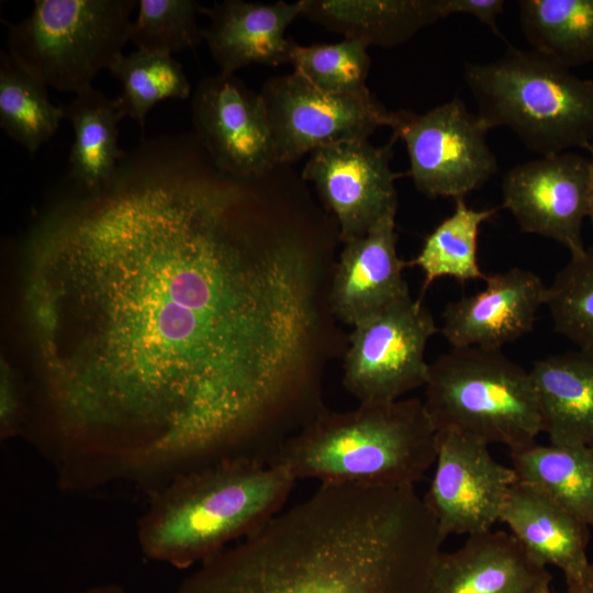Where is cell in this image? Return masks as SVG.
<instances>
[{"label":"cell","instance_id":"6da1fadb","mask_svg":"<svg viewBox=\"0 0 593 593\" xmlns=\"http://www.w3.org/2000/svg\"><path fill=\"white\" fill-rule=\"evenodd\" d=\"M239 179L143 145L33 235L25 311L58 478L155 492L234 457L303 394L311 261L264 234Z\"/></svg>","mask_w":593,"mask_h":593},{"label":"cell","instance_id":"7a4b0ae2","mask_svg":"<svg viewBox=\"0 0 593 593\" xmlns=\"http://www.w3.org/2000/svg\"><path fill=\"white\" fill-rule=\"evenodd\" d=\"M444 540L409 489L321 483L175 593H433Z\"/></svg>","mask_w":593,"mask_h":593},{"label":"cell","instance_id":"3957f363","mask_svg":"<svg viewBox=\"0 0 593 593\" xmlns=\"http://www.w3.org/2000/svg\"><path fill=\"white\" fill-rule=\"evenodd\" d=\"M295 481L284 467L251 457L183 473L149 495L137 522L141 550L178 569L202 563L280 513Z\"/></svg>","mask_w":593,"mask_h":593},{"label":"cell","instance_id":"277c9868","mask_svg":"<svg viewBox=\"0 0 593 593\" xmlns=\"http://www.w3.org/2000/svg\"><path fill=\"white\" fill-rule=\"evenodd\" d=\"M436 460V429L417 398L320 412L269 462L295 480L368 486L414 485Z\"/></svg>","mask_w":593,"mask_h":593},{"label":"cell","instance_id":"5b68a950","mask_svg":"<svg viewBox=\"0 0 593 593\" xmlns=\"http://www.w3.org/2000/svg\"><path fill=\"white\" fill-rule=\"evenodd\" d=\"M465 80L489 130L510 128L542 157L593 148V80L549 56L510 46L495 60L467 63Z\"/></svg>","mask_w":593,"mask_h":593},{"label":"cell","instance_id":"8992f818","mask_svg":"<svg viewBox=\"0 0 593 593\" xmlns=\"http://www.w3.org/2000/svg\"><path fill=\"white\" fill-rule=\"evenodd\" d=\"M426 412L436 429L510 452L536 444L542 421L529 371L501 350L451 348L429 365Z\"/></svg>","mask_w":593,"mask_h":593},{"label":"cell","instance_id":"52a82bcc","mask_svg":"<svg viewBox=\"0 0 593 593\" xmlns=\"http://www.w3.org/2000/svg\"><path fill=\"white\" fill-rule=\"evenodd\" d=\"M138 0H35L8 23V52L46 87L79 94L92 87L130 42Z\"/></svg>","mask_w":593,"mask_h":593},{"label":"cell","instance_id":"ba28073f","mask_svg":"<svg viewBox=\"0 0 593 593\" xmlns=\"http://www.w3.org/2000/svg\"><path fill=\"white\" fill-rule=\"evenodd\" d=\"M353 327L344 385L359 403L396 401L425 387V349L437 327L419 300L407 294Z\"/></svg>","mask_w":593,"mask_h":593},{"label":"cell","instance_id":"9c48e42d","mask_svg":"<svg viewBox=\"0 0 593 593\" xmlns=\"http://www.w3.org/2000/svg\"><path fill=\"white\" fill-rule=\"evenodd\" d=\"M391 128L405 144L415 188L429 198H465L497 170L489 128L459 98L423 114L398 111Z\"/></svg>","mask_w":593,"mask_h":593},{"label":"cell","instance_id":"30bf717a","mask_svg":"<svg viewBox=\"0 0 593 593\" xmlns=\"http://www.w3.org/2000/svg\"><path fill=\"white\" fill-rule=\"evenodd\" d=\"M278 164L313 150L368 139L379 127H392L395 112L371 92L336 94L318 89L298 72L268 79L261 89Z\"/></svg>","mask_w":593,"mask_h":593},{"label":"cell","instance_id":"8fae6325","mask_svg":"<svg viewBox=\"0 0 593 593\" xmlns=\"http://www.w3.org/2000/svg\"><path fill=\"white\" fill-rule=\"evenodd\" d=\"M434 465L423 501L443 536L491 530L517 480L514 469L499 462L488 445L449 430L436 432Z\"/></svg>","mask_w":593,"mask_h":593},{"label":"cell","instance_id":"7c38bea8","mask_svg":"<svg viewBox=\"0 0 593 593\" xmlns=\"http://www.w3.org/2000/svg\"><path fill=\"white\" fill-rule=\"evenodd\" d=\"M191 110L198 139L221 172L245 179L278 164L264 98L235 75L204 77Z\"/></svg>","mask_w":593,"mask_h":593},{"label":"cell","instance_id":"4fadbf2b","mask_svg":"<svg viewBox=\"0 0 593 593\" xmlns=\"http://www.w3.org/2000/svg\"><path fill=\"white\" fill-rule=\"evenodd\" d=\"M593 166L570 152L513 167L503 178V206L525 233L564 246L571 256L585 250L582 224L589 213Z\"/></svg>","mask_w":593,"mask_h":593},{"label":"cell","instance_id":"5bb4252c","mask_svg":"<svg viewBox=\"0 0 593 593\" xmlns=\"http://www.w3.org/2000/svg\"><path fill=\"white\" fill-rule=\"evenodd\" d=\"M391 144L376 147L368 139L317 148L303 169L339 224L345 244L365 236L381 220L395 215L398 177L390 167Z\"/></svg>","mask_w":593,"mask_h":593},{"label":"cell","instance_id":"9a60e30c","mask_svg":"<svg viewBox=\"0 0 593 593\" xmlns=\"http://www.w3.org/2000/svg\"><path fill=\"white\" fill-rule=\"evenodd\" d=\"M483 290L447 304L441 334L452 348H501L532 332L548 287L530 270L486 275Z\"/></svg>","mask_w":593,"mask_h":593},{"label":"cell","instance_id":"2e32d148","mask_svg":"<svg viewBox=\"0 0 593 593\" xmlns=\"http://www.w3.org/2000/svg\"><path fill=\"white\" fill-rule=\"evenodd\" d=\"M550 582L547 567L510 532L491 529L468 536L454 551H441L433 593H538Z\"/></svg>","mask_w":593,"mask_h":593},{"label":"cell","instance_id":"e0dca14e","mask_svg":"<svg viewBox=\"0 0 593 593\" xmlns=\"http://www.w3.org/2000/svg\"><path fill=\"white\" fill-rule=\"evenodd\" d=\"M405 266L396 251L395 215L387 216L365 236L345 243L332 283L333 312L354 326L410 294Z\"/></svg>","mask_w":593,"mask_h":593},{"label":"cell","instance_id":"ac0fdd59","mask_svg":"<svg viewBox=\"0 0 593 593\" xmlns=\"http://www.w3.org/2000/svg\"><path fill=\"white\" fill-rule=\"evenodd\" d=\"M301 12V0L293 3L224 0L204 9L210 24L201 32L223 74L234 75L254 64L279 66L289 64L292 40L284 33Z\"/></svg>","mask_w":593,"mask_h":593},{"label":"cell","instance_id":"d6986e66","mask_svg":"<svg viewBox=\"0 0 593 593\" xmlns=\"http://www.w3.org/2000/svg\"><path fill=\"white\" fill-rule=\"evenodd\" d=\"M499 522L541 566H553L564 578L589 563L591 528L538 488L516 480L502 506Z\"/></svg>","mask_w":593,"mask_h":593},{"label":"cell","instance_id":"ffe728a7","mask_svg":"<svg viewBox=\"0 0 593 593\" xmlns=\"http://www.w3.org/2000/svg\"><path fill=\"white\" fill-rule=\"evenodd\" d=\"M529 373L549 444L593 447V354L551 355L535 361Z\"/></svg>","mask_w":593,"mask_h":593},{"label":"cell","instance_id":"44dd1931","mask_svg":"<svg viewBox=\"0 0 593 593\" xmlns=\"http://www.w3.org/2000/svg\"><path fill=\"white\" fill-rule=\"evenodd\" d=\"M301 16L368 47L398 46L448 16L446 0H301Z\"/></svg>","mask_w":593,"mask_h":593},{"label":"cell","instance_id":"7402d4cb","mask_svg":"<svg viewBox=\"0 0 593 593\" xmlns=\"http://www.w3.org/2000/svg\"><path fill=\"white\" fill-rule=\"evenodd\" d=\"M75 139L69 154L70 177L88 192L108 184L126 153L119 147L118 124L123 119L114 99L91 87L63 107Z\"/></svg>","mask_w":593,"mask_h":593},{"label":"cell","instance_id":"603a6c76","mask_svg":"<svg viewBox=\"0 0 593 593\" xmlns=\"http://www.w3.org/2000/svg\"><path fill=\"white\" fill-rule=\"evenodd\" d=\"M510 456L517 480L538 488L593 529V447L536 443Z\"/></svg>","mask_w":593,"mask_h":593},{"label":"cell","instance_id":"cb8c5ba5","mask_svg":"<svg viewBox=\"0 0 593 593\" xmlns=\"http://www.w3.org/2000/svg\"><path fill=\"white\" fill-rule=\"evenodd\" d=\"M532 49L571 68L593 61V0H519Z\"/></svg>","mask_w":593,"mask_h":593},{"label":"cell","instance_id":"d4e9b609","mask_svg":"<svg viewBox=\"0 0 593 593\" xmlns=\"http://www.w3.org/2000/svg\"><path fill=\"white\" fill-rule=\"evenodd\" d=\"M63 119V107L51 102L46 86L1 51L0 126L7 135L33 155L52 138Z\"/></svg>","mask_w":593,"mask_h":593},{"label":"cell","instance_id":"484cf974","mask_svg":"<svg viewBox=\"0 0 593 593\" xmlns=\"http://www.w3.org/2000/svg\"><path fill=\"white\" fill-rule=\"evenodd\" d=\"M455 203L452 214L436 226L418 255L407 262L424 272V290L441 277H450L461 283L486 278L478 262V234L481 224L497 209L474 210L467 205L465 198L455 199Z\"/></svg>","mask_w":593,"mask_h":593},{"label":"cell","instance_id":"4316f807","mask_svg":"<svg viewBox=\"0 0 593 593\" xmlns=\"http://www.w3.org/2000/svg\"><path fill=\"white\" fill-rule=\"evenodd\" d=\"M121 83L114 99L121 115L143 128L150 109L167 99H187L191 85L172 55L136 49L121 54L108 69Z\"/></svg>","mask_w":593,"mask_h":593},{"label":"cell","instance_id":"83f0119b","mask_svg":"<svg viewBox=\"0 0 593 593\" xmlns=\"http://www.w3.org/2000/svg\"><path fill=\"white\" fill-rule=\"evenodd\" d=\"M368 46L344 38L334 44L300 45L291 42L289 64L321 90L336 94H365L370 68Z\"/></svg>","mask_w":593,"mask_h":593},{"label":"cell","instance_id":"f1b7e54d","mask_svg":"<svg viewBox=\"0 0 593 593\" xmlns=\"http://www.w3.org/2000/svg\"><path fill=\"white\" fill-rule=\"evenodd\" d=\"M546 306L556 332L593 354V247L575 256L548 287Z\"/></svg>","mask_w":593,"mask_h":593},{"label":"cell","instance_id":"f546056e","mask_svg":"<svg viewBox=\"0 0 593 593\" xmlns=\"http://www.w3.org/2000/svg\"><path fill=\"white\" fill-rule=\"evenodd\" d=\"M137 8L130 30V42L137 49L172 55L203 41L197 16L205 8L198 1L138 0Z\"/></svg>","mask_w":593,"mask_h":593},{"label":"cell","instance_id":"4dcf8cb0","mask_svg":"<svg viewBox=\"0 0 593 593\" xmlns=\"http://www.w3.org/2000/svg\"><path fill=\"white\" fill-rule=\"evenodd\" d=\"M22 415L21 393L12 370L1 367L0 430L1 438L8 439L20 429Z\"/></svg>","mask_w":593,"mask_h":593},{"label":"cell","instance_id":"1f68e13d","mask_svg":"<svg viewBox=\"0 0 593 593\" xmlns=\"http://www.w3.org/2000/svg\"><path fill=\"white\" fill-rule=\"evenodd\" d=\"M504 5L503 0H446L448 16L451 14L471 15L497 35L501 33L496 26V20L502 14Z\"/></svg>","mask_w":593,"mask_h":593},{"label":"cell","instance_id":"d6a6232c","mask_svg":"<svg viewBox=\"0 0 593 593\" xmlns=\"http://www.w3.org/2000/svg\"><path fill=\"white\" fill-rule=\"evenodd\" d=\"M566 593H593V563L590 562L580 573L566 578Z\"/></svg>","mask_w":593,"mask_h":593},{"label":"cell","instance_id":"836d02e7","mask_svg":"<svg viewBox=\"0 0 593 593\" xmlns=\"http://www.w3.org/2000/svg\"><path fill=\"white\" fill-rule=\"evenodd\" d=\"M76 593H127L122 586L114 583L100 584Z\"/></svg>","mask_w":593,"mask_h":593},{"label":"cell","instance_id":"e575fe53","mask_svg":"<svg viewBox=\"0 0 593 593\" xmlns=\"http://www.w3.org/2000/svg\"><path fill=\"white\" fill-rule=\"evenodd\" d=\"M588 216L590 217V220L592 222V225H593V180H592V186H591Z\"/></svg>","mask_w":593,"mask_h":593},{"label":"cell","instance_id":"d590c367","mask_svg":"<svg viewBox=\"0 0 593 593\" xmlns=\"http://www.w3.org/2000/svg\"><path fill=\"white\" fill-rule=\"evenodd\" d=\"M538 593H553V592L551 591L550 588H548V589H545V590H542V591H540Z\"/></svg>","mask_w":593,"mask_h":593},{"label":"cell","instance_id":"8d00e7d4","mask_svg":"<svg viewBox=\"0 0 593 593\" xmlns=\"http://www.w3.org/2000/svg\"><path fill=\"white\" fill-rule=\"evenodd\" d=\"M590 153H591V159L590 160H591V164L593 166V148L590 150Z\"/></svg>","mask_w":593,"mask_h":593}]
</instances>
